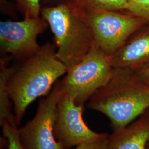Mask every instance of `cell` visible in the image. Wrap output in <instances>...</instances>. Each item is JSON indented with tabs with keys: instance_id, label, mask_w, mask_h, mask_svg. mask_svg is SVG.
Returning a JSON list of instances; mask_svg holds the SVG:
<instances>
[{
	"instance_id": "6da1fadb",
	"label": "cell",
	"mask_w": 149,
	"mask_h": 149,
	"mask_svg": "<svg viewBox=\"0 0 149 149\" xmlns=\"http://www.w3.org/2000/svg\"><path fill=\"white\" fill-rule=\"evenodd\" d=\"M88 108L105 115L113 131L124 128L149 108V84L134 70L114 68L111 78L92 95Z\"/></svg>"
},
{
	"instance_id": "7a4b0ae2",
	"label": "cell",
	"mask_w": 149,
	"mask_h": 149,
	"mask_svg": "<svg viewBox=\"0 0 149 149\" xmlns=\"http://www.w3.org/2000/svg\"><path fill=\"white\" fill-rule=\"evenodd\" d=\"M68 68L56 55L53 45L46 43L11 74L7 84L13 106L17 125L28 107L40 96L48 93L58 79L66 74Z\"/></svg>"
},
{
	"instance_id": "3957f363",
	"label": "cell",
	"mask_w": 149,
	"mask_h": 149,
	"mask_svg": "<svg viewBox=\"0 0 149 149\" xmlns=\"http://www.w3.org/2000/svg\"><path fill=\"white\" fill-rule=\"evenodd\" d=\"M56 45V55L68 70L79 63L95 43L85 14L69 1L41 10Z\"/></svg>"
},
{
	"instance_id": "277c9868",
	"label": "cell",
	"mask_w": 149,
	"mask_h": 149,
	"mask_svg": "<svg viewBox=\"0 0 149 149\" xmlns=\"http://www.w3.org/2000/svg\"><path fill=\"white\" fill-rule=\"evenodd\" d=\"M113 71L112 56L94 44L84 59L68 70L60 85L78 104L84 106L110 80Z\"/></svg>"
},
{
	"instance_id": "5b68a950",
	"label": "cell",
	"mask_w": 149,
	"mask_h": 149,
	"mask_svg": "<svg viewBox=\"0 0 149 149\" xmlns=\"http://www.w3.org/2000/svg\"><path fill=\"white\" fill-rule=\"evenodd\" d=\"M95 44L111 56L134 32L147 23L131 13L96 10L84 12Z\"/></svg>"
},
{
	"instance_id": "8992f818",
	"label": "cell",
	"mask_w": 149,
	"mask_h": 149,
	"mask_svg": "<svg viewBox=\"0 0 149 149\" xmlns=\"http://www.w3.org/2000/svg\"><path fill=\"white\" fill-rule=\"evenodd\" d=\"M63 92L60 81L46 97L41 100L35 116L18 129L22 145L27 149H66L55 138L54 129L57 105Z\"/></svg>"
},
{
	"instance_id": "52a82bcc",
	"label": "cell",
	"mask_w": 149,
	"mask_h": 149,
	"mask_svg": "<svg viewBox=\"0 0 149 149\" xmlns=\"http://www.w3.org/2000/svg\"><path fill=\"white\" fill-rule=\"evenodd\" d=\"M84 106L78 104L72 96L64 91L59 98L54 133L57 141L65 149L101 141L109 136L89 128L82 117Z\"/></svg>"
},
{
	"instance_id": "ba28073f",
	"label": "cell",
	"mask_w": 149,
	"mask_h": 149,
	"mask_svg": "<svg viewBox=\"0 0 149 149\" xmlns=\"http://www.w3.org/2000/svg\"><path fill=\"white\" fill-rule=\"evenodd\" d=\"M48 26L40 17L24 16L19 21H1V49L16 58L27 59L40 49L38 37Z\"/></svg>"
},
{
	"instance_id": "9c48e42d",
	"label": "cell",
	"mask_w": 149,
	"mask_h": 149,
	"mask_svg": "<svg viewBox=\"0 0 149 149\" xmlns=\"http://www.w3.org/2000/svg\"><path fill=\"white\" fill-rule=\"evenodd\" d=\"M114 68L138 69L149 63V23H146L128 38L112 56Z\"/></svg>"
},
{
	"instance_id": "30bf717a",
	"label": "cell",
	"mask_w": 149,
	"mask_h": 149,
	"mask_svg": "<svg viewBox=\"0 0 149 149\" xmlns=\"http://www.w3.org/2000/svg\"><path fill=\"white\" fill-rule=\"evenodd\" d=\"M149 141V116L144 113L108 137L107 149H147Z\"/></svg>"
},
{
	"instance_id": "8fae6325",
	"label": "cell",
	"mask_w": 149,
	"mask_h": 149,
	"mask_svg": "<svg viewBox=\"0 0 149 149\" xmlns=\"http://www.w3.org/2000/svg\"><path fill=\"white\" fill-rule=\"evenodd\" d=\"M16 67L8 66L6 60L1 59L0 62V124L2 127L6 123L17 127L14 113L12 112L11 97L8 90V80Z\"/></svg>"
},
{
	"instance_id": "7c38bea8",
	"label": "cell",
	"mask_w": 149,
	"mask_h": 149,
	"mask_svg": "<svg viewBox=\"0 0 149 149\" xmlns=\"http://www.w3.org/2000/svg\"><path fill=\"white\" fill-rule=\"evenodd\" d=\"M83 12L96 10L127 11V0H68Z\"/></svg>"
},
{
	"instance_id": "4fadbf2b",
	"label": "cell",
	"mask_w": 149,
	"mask_h": 149,
	"mask_svg": "<svg viewBox=\"0 0 149 149\" xmlns=\"http://www.w3.org/2000/svg\"><path fill=\"white\" fill-rule=\"evenodd\" d=\"M127 11L149 23V0H127Z\"/></svg>"
},
{
	"instance_id": "5bb4252c",
	"label": "cell",
	"mask_w": 149,
	"mask_h": 149,
	"mask_svg": "<svg viewBox=\"0 0 149 149\" xmlns=\"http://www.w3.org/2000/svg\"><path fill=\"white\" fill-rule=\"evenodd\" d=\"M2 133L7 143V149H27L22 144L18 136V128L6 123L3 125Z\"/></svg>"
},
{
	"instance_id": "9a60e30c",
	"label": "cell",
	"mask_w": 149,
	"mask_h": 149,
	"mask_svg": "<svg viewBox=\"0 0 149 149\" xmlns=\"http://www.w3.org/2000/svg\"><path fill=\"white\" fill-rule=\"evenodd\" d=\"M24 16L38 17L41 12L40 0H14Z\"/></svg>"
},
{
	"instance_id": "2e32d148",
	"label": "cell",
	"mask_w": 149,
	"mask_h": 149,
	"mask_svg": "<svg viewBox=\"0 0 149 149\" xmlns=\"http://www.w3.org/2000/svg\"><path fill=\"white\" fill-rule=\"evenodd\" d=\"M108 140V138L94 143L82 144L76 146L75 149H107Z\"/></svg>"
},
{
	"instance_id": "e0dca14e",
	"label": "cell",
	"mask_w": 149,
	"mask_h": 149,
	"mask_svg": "<svg viewBox=\"0 0 149 149\" xmlns=\"http://www.w3.org/2000/svg\"><path fill=\"white\" fill-rule=\"evenodd\" d=\"M135 71L143 80L149 84V63Z\"/></svg>"
},
{
	"instance_id": "ac0fdd59",
	"label": "cell",
	"mask_w": 149,
	"mask_h": 149,
	"mask_svg": "<svg viewBox=\"0 0 149 149\" xmlns=\"http://www.w3.org/2000/svg\"><path fill=\"white\" fill-rule=\"evenodd\" d=\"M0 3H1V10L5 11L7 13H11L12 12L11 7L9 6L8 3H7V2L6 0H0Z\"/></svg>"
},
{
	"instance_id": "d6986e66",
	"label": "cell",
	"mask_w": 149,
	"mask_h": 149,
	"mask_svg": "<svg viewBox=\"0 0 149 149\" xmlns=\"http://www.w3.org/2000/svg\"><path fill=\"white\" fill-rule=\"evenodd\" d=\"M144 113H145V114H146L147 115H148L149 116V108L148 109H147L146 110V111ZM147 149H149V143H148V145H147Z\"/></svg>"
},
{
	"instance_id": "ffe728a7",
	"label": "cell",
	"mask_w": 149,
	"mask_h": 149,
	"mask_svg": "<svg viewBox=\"0 0 149 149\" xmlns=\"http://www.w3.org/2000/svg\"><path fill=\"white\" fill-rule=\"evenodd\" d=\"M58 1H60V2H65V1H67L68 0H56Z\"/></svg>"
}]
</instances>
